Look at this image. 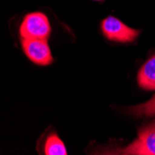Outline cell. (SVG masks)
<instances>
[{
	"label": "cell",
	"instance_id": "1",
	"mask_svg": "<svg viewBox=\"0 0 155 155\" xmlns=\"http://www.w3.org/2000/svg\"><path fill=\"white\" fill-rule=\"evenodd\" d=\"M19 32L21 39L48 40L51 34V26L46 14L36 11L24 16Z\"/></svg>",
	"mask_w": 155,
	"mask_h": 155
},
{
	"label": "cell",
	"instance_id": "2",
	"mask_svg": "<svg viewBox=\"0 0 155 155\" xmlns=\"http://www.w3.org/2000/svg\"><path fill=\"white\" fill-rule=\"evenodd\" d=\"M101 29L107 39L119 43L133 42L140 34V30L133 29L114 16H108L102 20Z\"/></svg>",
	"mask_w": 155,
	"mask_h": 155
},
{
	"label": "cell",
	"instance_id": "3",
	"mask_svg": "<svg viewBox=\"0 0 155 155\" xmlns=\"http://www.w3.org/2000/svg\"><path fill=\"white\" fill-rule=\"evenodd\" d=\"M116 153L155 155V121L142 126L135 141L124 150H116Z\"/></svg>",
	"mask_w": 155,
	"mask_h": 155
},
{
	"label": "cell",
	"instance_id": "4",
	"mask_svg": "<svg viewBox=\"0 0 155 155\" xmlns=\"http://www.w3.org/2000/svg\"><path fill=\"white\" fill-rule=\"evenodd\" d=\"M21 46L26 57L34 63L46 66L53 62V57L48 40L21 39Z\"/></svg>",
	"mask_w": 155,
	"mask_h": 155
},
{
	"label": "cell",
	"instance_id": "5",
	"mask_svg": "<svg viewBox=\"0 0 155 155\" xmlns=\"http://www.w3.org/2000/svg\"><path fill=\"white\" fill-rule=\"evenodd\" d=\"M137 83L145 90H155V55L140 68L137 74Z\"/></svg>",
	"mask_w": 155,
	"mask_h": 155
},
{
	"label": "cell",
	"instance_id": "6",
	"mask_svg": "<svg viewBox=\"0 0 155 155\" xmlns=\"http://www.w3.org/2000/svg\"><path fill=\"white\" fill-rule=\"evenodd\" d=\"M45 154L47 155H67L65 145L56 133L50 134L45 143Z\"/></svg>",
	"mask_w": 155,
	"mask_h": 155
},
{
	"label": "cell",
	"instance_id": "7",
	"mask_svg": "<svg viewBox=\"0 0 155 155\" xmlns=\"http://www.w3.org/2000/svg\"><path fill=\"white\" fill-rule=\"evenodd\" d=\"M130 111L135 116H138V117H141V116L153 117V116H155V95L150 98V101L132 107L130 109Z\"/></svg>",
	"mask_w": 155,
	"mask_h": 155
},
{
	"label": "cell",
	"instance_id": "8",
	"mask_svg": "<svg viewBox=\"0 0 155 155\" xmlns=\"http://www.w3.org/2000/svg\"><path fill=\"white\" fill-rule=\"evenodd\" d=\"M93 1H97V2H102L104 0H93Z\"/></svg>",
	"mask_w": 155,
	"mask_h": 155
}]
</instances>
